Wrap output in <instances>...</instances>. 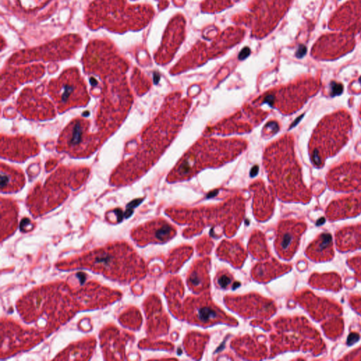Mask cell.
<instances>
[{"instance_id":"10","label":"cell","mask_w":361,"mask_h":361,"mask_svg":"<svg viewBox=\"0 0 361 361\" xmlns=\"http://www.w3.org/2000/svg\"><path fill=\"white\" fill-rule=\"evenodd\" d=\"M361 213V193L334 200L326 209V218L332 221L353 217Z\"/></svg>"},{"instance_id":"26","label":"cell","mask_w":361,"mask_h":361,"mask_svg":"<svg viewBox=\"0 0 361 361\" xmlns=\"http://www.w3.org/2000/svg\"><path fill=\"white\" fill-rule=\"evenodd\" d=\"M258 169L259 168L257 166H254V167L251 169L250 176H255L257 173Z\"/></svg>"},{"instance_id":"16","label":"cell","mask_w":361,"mask_h":361,"mask_svg":"<svg viewBox=\"0 0 361 361\" xmlns=\"http://www.w3.org/2000/svg\"><path fill=\"white\" fill-rule=\"evenodd\" d=\"M95 346L93 339H87L80 343L71 345L68 350L61 353L56 359L59 360H87L92 355Z\"/></svg>"},{"instance_id":"15","label":"cell","mask_w":361,"mask_h":361,"mask_svg":"<svg viewBox=\"0 0 361 361\" xmlns=\"http://www.w3.org/2000/svg\"><path fill=\"white\" fill-rule=\"evenodd\" d=\"M309 283L312 287L337 292L342 287L341 276L336 272L313 273L310 279Z\"/></svg>"},{"instance_id":"11","label":"cell","mask_w":361,"mask_h":361,"mask_svg":"<svg viewBox=\"0 0 361 361\" xmlns=\"http://www.w3.org/2000/svg\"><path fill=\"white\" fill-rule=\"evenodd\" d=\"M130 339V336L125 332H121L119 329L106 328L100 334L101 346L102 347L106 359H116V356L122 360L126 359L125 345Z\"/></svg>"},{"instance_id":"25","label":"cell","mask_w":361,"mask_h":361,"mask_svg":"<svg viewBox=\"0 0 361 361\" xmlns=\"http://www.w3.org/2000/svg\"><path fill=\"white\" fill-rule=\"evenodd\" d=\"M250 54V49L248 48H245L242 50L240 54H239V58L240 59H245Z\"/></svg>"},{"instance_id":"21","label":"cell","mask_w":361,"mask_h":361,"mask_svg":"<svg viewBox=\"0 0 361 361\" xmlns=\"http://www.w3.org/2000/svg\"><path fill=\"white\" fill-rule=\"evenodd\" d=\"M347 264L354 271L355 279L361 281V255L349 258Z\"/></svg>"},{"instance_id":"12","label":"cell","mask_w":361,"mask_h":361,"mask_svg":"<svg viewBox=\"0 0 361 361\" xmlns=\"http://www.w3.org/2000/svg\"><path fill=\"white\" fill-rule=\"evenodd\" d=\"M306 255L312 261L319 262L331 260L334 255L331 235L322 233L312 241L305 250Z\"/></svg>"},{"instance_id":"2","label":"cell","mask_w":361,"mask_h":361,"mask_svg":"<svg viewBox=\"0 0 361 361\" xmlns=\"http://www.w3.org/2000/svg\"><path fill=\"white\" fill-rule=\"evenodd\" d=\"M66 290L63 283H53L28 292L16 303L21 318L30 323L45 315L47 329H56L77 311L75 300Z\"/></svg>"},{"instance_id":"20","label":"cell","mask_w":361,"mask_h":361,"mask_svg":"<svg viewBox=\"0 0 361 361\" xmlns=\"http://www.w3.org/2000/svg\"><path fill=\"white\" fill-rule=\"evenodd\" d=\"M206 274L204 271H202L200 270H194L191 271L190 274V276H188V285L192 288H200L202 287H204L206 284Z\"/></svg>"},{"instance_id":"24","label":"cell","mask_w":361,"mask_h":361,"mask_svg":"<svg viewBox=\"0 0 361 361\" xmlns=\"http://www.w3.org/2000/svg\"><path fill=\"white\" fill-rule=\"evenodd\" d=\"M341 360H361V346L350 352L343 356Z\"/></svg>"},{"instance_id":"8","label":"cell","mask_w":361,"mask_h":361,"mask_svg":"<svg viewBox=\"0 0 361 361\" xmlns=\"http://www.w3.org/2000/svg\"><path fill=\"white\" fill-rule=\"evenodd\" d=\"M307 225L304 221L288 220L283 221L278 231L276 247L281 257L290 259L298 250L300 239Z\"/></svg>"},{"instance_id":"17","label":"cell","mask_w":361,"mask_h":361,"mask_svg":"<svg viewBox=\"0 0 361 361\" xmlns=\"http://www.w3.org/2000/svg\"><path fill=\"white\" fill-rule=\"evenodd\" d=\"M195 310V320L200 324H210L222 319V312L212 305L200 304Z\"/></svg>"},{"instance_id":"1","label":"cell","mask_w":361,"mask_h":361,"mask_svg":"<svg viewBox=\"0 0 361 361\" xmlns=\"http://www.w3.org/2000/svg\"><path fill=\"white\" fill-rule=\"evenodd\" d=\"M68 267L89 269L123 283L140 279L145 273L144 262L126 242H115L93 250L71 262Z\"/></svg>"},{"instance_id":"13","label":"cell","mask_w":361,"mask_h":361,"mask_svg":"<svg viewBox=\"0 0 361 361\" xmlns=\"http://www.w3.org/2000/svg\"><path fill=\"white\" fill-rule=\"evenodd\" d=\"M336 245L340 252L353 251L361 248V224L345 226L335 235Z\"/></svg>"},{"instance_id":"6","label":"cell","mask_w":361,"mask_h":361,"mask_svg":"<svg viewBox=\"0 0 361 361\" xmlns=\"http://www.w3.org/2000/svg\"><path fill=\"white\" fill-rule=\"evenodd\" d=\"M328 187L333 190H361V161H343L333 167L326 175Z\"/></svg>"},{"instance_id":"3","label":"cell","mask_w":361,"mask_h":361,"mask_svg":"<svg viewBox=\"0 0 361 361\" xmlns=\"http://www.w3.org/2000/svg\"><path fill=\"white\" fill-rule=\"evenodd\" d=\"M352 129V117L346 110L325 116L314 128L309 143L313 166L323 167L326 159L336 154L348 142Z\"/></svg>"},{"instance_id":"5","label":"cell","mask_w":361,"mask_h":361,"mask_svg":"<svg viewBox=\"0 0 361 361\" xmlns=\"http://www.w3.org/2000/svg\"><path fill=\"white\" fill-rule=\"evenodd\" d=\"M321 81L319 78L303 77L294 83L281 89L275 101L276 105L284 114H292L300 109L307 101L314 96L319 90Z\"/></svg>"},{"instance_id":"18","label":"cell","mask_w":361,"mask_h":361,"mask_svg":"<svg viewBox=\"0 0 361 361\" xmlns=\"http://www.w3.org/2000/svg\"><path fill=\"white\" fill-rule=\"evenodd\" d=\"M322 327L329 338L336 340L343 334L344 329L343 319L341 316L333 317L322 322Z\"/></svg>"},{"instance_id":"4","label":"cell","mask_w":361,"mask_h":361,"mask_svg":"<svg viewBox=\"0 0 361 361\" xmlns=\"http://www.w3.org/2000/svg\"><path fill=\"white\" fill-rule=\"evenodd\" d=\"M274 179L279 195L286 201L307 203L312 195L302 181L292 136L283 137L274 145Z\"/></svg>"},{"instance_id":"27","label":"cell","mask_w":361,"mask_h":361,"mask_svg":"<svg viewBox=\"0 0 361 361\" xmlns=\"http://www.w3.org/2000/svg\"><path fill=\"white\" fill-rule=\"evenodd\" d=\"M358 113H359V116H360V118L361 119V104H360V106L359 107Z\"/></svg>"},{"instance_id":"7","label":"cell","mask_w":361,"mask_h":361,"mask_svg":"<svg viewBox=\"0 0 361 361\" xmlns=\"http://www.w3.org/2000/svg\"><path fill=\"white\" fill-rule=\"evenodd\" d=\"M296 300L317 322H324L343 313L341 306L334 300L318 297L309 290L300 292L296 295Z\"/></svg>"},{"instance_id":"23","label":"cell","mask_w":361,"mask_h":361,"mask_svg":"<svg viewBox=\"0 0 361 361\" xmlns=\"http://www.w3.org/2000/svg\"><path fill=\"white\" fill-rule=\"evenodd\" d=\"M348 301L351 307L361 315V296L360 295H351Z\"/></svg>"},{"instance_id":"19","label":"cell","mask_w":361,"mask_h":361,"mask_svg":"<svg viewBox=\"0 0 361 361\" xmlns=\"http://www.w3.org/2000/svg\"><path fill=\"white\" fill-rule=\"evenodd\" d=\"M119 319L123 326H129L128 328L133 329H137L139 328L142 318L137 310H128L121 315Z\"/></svg>"},{"instance_id":"9","label":"cell","mask_w":361,"mask_h":361,"mask_svg":"<svg viewBox=\"0 0 361 361\" xmlns=\"http://www.w3.org/2000/svg\"><path fill=\"white\" fill-rule=\"evenodd\" d=\"M174 234L170 225L164 221H154L137 227L131 232V236L140 246L149 243L165 242Z\"/></svg>"},{"instance_id":"22","label":"cell","mask_w":361,"mask_h":361,"mask_svg":"<svg viewBox=\"0 0 361 361\" xmlns=\"http://www.w3.org/2000/svg\"><path fill=\"white\" fill-rule=\"evenodd\" d=\"M216 284L221 287L226 288L232 283V277L227 272H221L216 276Z\"/></svg>"},{"instance_id":"14","label":"cell","mask_w":361,"mask_h":361,"mask_svg":"<svg viewBox=\"0 0 361 361\" xmlns=\"http://www.w3.org/2000/svg\"><path fill=\"white\" fill-rule=\"evenodd\" d=\"M345 6L336 16L349 18L340 20V25H349L352 31L361 32V0H351Z\"/></svg>"}]
</instances>
